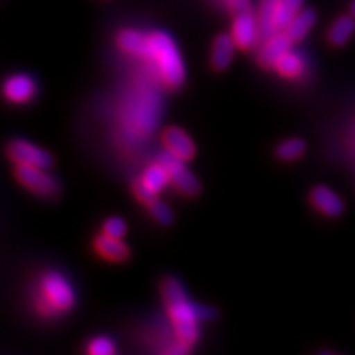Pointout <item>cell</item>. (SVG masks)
<instances>
[{
    "mask_svg": "<svg viewBox=\"0 0 355 355\" xmlns=\"http://www.w3.org/2000/svg\"><path fill=\"white\" fill-rule=\"evenodd\" d=\"M141 180H144L145 184L148 186V188H152L157 194L171 183L170 173H168L166 166L163 165L162 162L153 163V165L146 168L144 175H141Z\"/></svg>",
    "mask_w": 355,
    "mask_h": 355,
    "instance_id": "18",
    "label": "cell"
},
{
    "mask_svg": "<svg viewBox=\"0 0 355 355\" xmlns=\"http://www.w3.org/2000/svg\"><path fill=\"white\" fill-rule=\"evenodd\" d=\"M350 13L355 17V0L352 2V6H350Z\"/></svg>",
    "mask_w": 355,
    "mask_h": 355,
    "instance_id": "27",
    "label": "cell"
},
{
    "mask_svg": "<svg viewBox=\"0 0 355 355\" xmlns=\"http://www.w3.org/2000/svg\"><path fill=\"white\" fill-rule=\"evenodd\" d=\"M237 46L232 35H217L212 43L211 64L217 71H224L234 58V48Z\"/></svg>",
    "mask_w": 355,
    "mask_h": 355,
    "instance_id": "13",
    "label": "cell"
},
{
    "mask_svg": "<svg viewBox=\"0 0 355 355\" xmlns=\"http://www.w3.org/2000/svg\"><path fill=\"white\" fill-rule=\"evenodd\" d=\"M162 295L178 339L193 345L199 337L198 306L189 303L181 283L173 277H168L162 282Z\"/></svg>",
    "mask_w": 355,
    "mask_h": 355,
    "instance_id": "2",
    "label": "cell"
},
{
    "mask_svg": "<svg viewBox=\"0 0 355 355\" xmlns=\"http://www.w3.org/2000/svg\"><path fill=\"white\" fill-rule=\"evenodd\" d=\"M3 94L13 104H26L37 94V84L28 74H13L3 84Z\"/></svg>",
    "mask_w": 355,
    "mask_h": 355,
    "instance_id": "9",
    "label": "cell"
},
{
    "mask_svg": "<svg viewBox=\"0 0 355 355\" xmlns=\"http://www.w3.org/2000/svg\"><path fill=\"white\" fill-rule=\"evenodd\" d=\"M140 58H146L157 66L163 84L170 89H178L184 83V64L181 60L175 40L166 32L146 33L144 53Z\"/></svg>",
    "mask_w": 355,
    "mask_h": 355,
    "instance_id": "1",
    "label": "cell"
},
{
    "mask_svg": "<svg viewBox=\"0 0 355 355\" xmlns=\"http://www.w3.org/2000/svg\"><path fill=\"white\" fill-rule=\"evenodd\" d=\"M354 33L355 17L350 13V15L339 17V19L331 25L329 32H327V40H329V43L334 44V46H343V44L349 42Z\"/></svg>",
    "mask_w": 355,
    "mask_h": 355,
    "instance_id": "16",
    "label": "cell"
},
{
    "mask_svg": "<svg viewBox=\"0 0 355 355\" xmlns=\"http://www.w3.org/2000/svg\"><path fill=\"white\" fill-rule=\"evenodd\" d=\"M158 162H162L170 173L171 184L180 191L181 194L188 198H194L199 193V183L188 168L184 166V162L180 158L173 157L170 152H163L158 155Z\"/></svg>",
    "mask_w": 355,
    "mask_h": 355,
    "instance_id": "6",
    "label": "cell"
},
{
    "mask_svg": "<svg viewBox=\"0 0 355 355\" xmlns=\"http://www.w3.org/2000/svg\"><path fill=\"white\" fill-rule=\"evenodd\" d=\"M94 250L102 259L114 263H122L130 257V250L121 239L110 237L107 234H101L94 239Z\"/></svg>",
    "mask_w": 355,
    "mask_h": 355,
    "instance_id": "12",
    "label": "cell"
},
{
    "mask_svg": "<svg viewBox=\"0 0 355 355\" xmlns=\"http://www.w3.org/2000/svg\"><path fill=\"white\" fill-rule=\"evenodd\" d=\"M232 38L235 44L243 51L252 50L260 37L259 20L252 10L235 13L232 21Z\"/></svg>",
    "mask_w": 355,
    "mask_h": 355,
    "instance_id": "7",
    "label": "cell"
},
{
    "mask_svg": "<svg viewBox=\"0 0 355 355\" xmlns=\"http://www.w3.org/2000/svg\"><path fill=\"white\" fill-rule=\"evenodd\" d=\"M314 21H316V13L309 10V8H304V10H300L295 17H293L290 24H288L285 26V30H282V32H285V35L291 40V42H300V40H303L306 35L309 33Z\"/></svg>",
    "mask_w": 355,
    "mask_h": 355,
    "instance_id": "15",
    "label": "cell"
},
{
    "mask_svg": "<svg viewBox=\"0 0 355 355\" xmlns=\"http://www.w3.org/2000/svg\"><path fill=\"white\" fill-rule=\"evenodd\" d=\"M7 155L15 165L50 168L53 165V157L46 150L33 145L32 141L21 139L12 140L7 146Z\"/></svg>",
    "mask_w": 355,
    "mask_h": 355,
    "instance_id": "5",
    "label": "cell"
},
{
    "mask_svg": "<svg viewBox=\"0 0 355 355\" xmlns=\"http://www.w3.org/2000/svg\"><path fill=\"white\" fill-rule=\"evenodd\" d=\"M311 204H313L321 214L327 217H337L344 212V202L334 191L326 186H314L309 194Z\"/></svg>",
    "mask_w": 355,
    "mask_h": 355,
    "instance_id": "11",
    "label": "cell"
},
{
    "mask_svg": "<svg viewBox=\"0 0 355 355\" xmlns=\"http://www.w3.org/2000/svg\"><path fill=\"white\" fill-rule=\"evenodd\" d=\"M291 40L286 37L285 32H277L272 37L263 40V46L259 51V64L261 68H275L279 61V58L285 55L286 51H290Z\"/></svg>",
    "mask_w": 355,
    "mask_h": 355,
    "instance_id": "8",
    "label": "cell"
},
{
    "mask_svg": "<svg viewBox=\"0 0 355 355\" xmlns=\"http://www.w3.org/2000/svg\"><path fill=\"white\" fill-rule=\"evenodd\" d=\"M146 42V33L137 32V30H122L117 35V44L119 48L127 55L141 56Z\"/></svg>",
    "mask_w": 355,
    "mask_h": 355,
    "instance_id": "17",
    "label": "cell"
},
{
    "mask_svg": "<svg viewBox=\"0 0 355 355\" xmlns=\"http://www.w3.org/2000/svg\"><path fill=\"white\" fill-rule=\"evenodd\" d=\"M304 0H278V12H277V26L278 30H285V26L290 24L293 17L296 15L303 7Z\"/></svg>",
    "mask_w": 355,
    "mask_h": 355,
    "instance_id": "20",
    "label": "cell"
},
{
    "mask_svg": "<svg viewBox=\"0 0 355 355\" xmlns=\"http://www.w3.org/2000/svg\"><path fill=\"white\" fill-rule=\"evenodd\" d=\"M148 209H150V214L153 216V219L159 222V224L168 225V224H171V222H173L171 209L166 206L165 202L159 201L158 198L148 204Z\"/></svg>",
    "mask_w": 355,
    "mask_h": 355,
    "instance_id": "22",
    "label": "cell"
},
{
    "mask_svg": "<svg viewBox=\"0 0 355 355\" xmlns=\"http://www.w3.org/2000/svg\"><path fill=\"white\" fill-rule=\"evenodd\" d=\"M163 144H165L166 152L180 158L181 162H188L196 153V148H194L193 140L189 139L188 133L178 127H168L163 132Z\"/></svg>",
    "mask_w": 355,
    "mask_h": 355,
    "instance_id": "10",
    "label": "cell"
},
{
    "mask_svg": "<svg viewBox=\"0 0 355 355\" xmlns=\"http://www.w3.org/2000/svg\"><path fill=\"white\" fill-rule=\"evenodd\" d=\"M275 68H277V71L282 74V76L295 79V78H300L301 74H303L304 63H303V60L296 55V53H293L290 50V51H286L282 58H279V61Z\"/></svg>",
    "mask_w": 355,
    "mask_h": 355,
    "instance_id": "19",
    "label": "cell"
},
{
    "mask_svg": "<svg viewBox=\"0 0 355 355\" xmlns=\"http://www.w3.org/2000/svg\"><path fill=\"white\" fill-rule=\"evenodd\" d=\"M127 232V225L123 219L121 217H109L107 220L104 222V234L110 235V237L122 239Z\"/></svg>",
    "mask_w": 355,
    "mask_h": 355,
    "instance_id": "25",
    "label": "cell"
},
{
    "mask_svg": "<svg viewBox=\"0 0 355 355\" xmlns=\"http://www.w3.org/2000/svg\"><path fill=\"white\" fill-rule=\"evenodd\" d=\"M277 12H278V0H260L259 10H257V20H259L260 37L266 40L277 32Z\"/></svg>",
    "mask_w": 355,
    "mask_h": 355,
    "instance_id": "14",
    "label": "cell"
},
{
    "mask_svg": "<svg viewBox=\"0 0 355 355\" xmlns=\"http://www.w3.org/2000/svg\"><path fill=\"white\" fill-rule=\"evenodd\" d=\"M189 347H191L189 344L183 343V340H178V343H175V345H170V347L165 350V354H180V355L188 354Z\"/></svg>",
    "mask_w": 355,
    "mask_h": 355,
    "instance_id": "26",
    "label": "cell"
},
{
    "mask_svg": "<svg viewBox=\"0 0 355 355\" xmlns=\"http://www.w3.org/2000/svg\"><path fill=\"white\" fill-rule=\"evenodd\" d=\"M46 168L15 165V178L21 186L42 198H55L60 191L56 178L44 171Z\"/></svg>",
    "mask_w": 355,
    "mask_h": 355,
    "instance_id": "4",
    "label": "cell"
},
{
    "mask_svg": "<svg viewBox=\"0 0 355 355\" xmlns=\"http://www.w3.org/2000/svg\"><path fill=\"white\" fill-rule=\"evenodd\" d=\"M306 152V144L300 139H290L279 144L277 148V157L283 162H293L298 159Z\"/></svg>",
    "mask_w": 355,
    "mask_h": 355,
    "instance_id": "21",
    "label": "cell"
},
{
    "mask_svg": "<svg viewBox=\"0 0 355 355\" xmlns=\"http://www.w3.org/2000/svg\"><path fill=\"white\" fill-rule=\"evenodd\" d=\"M40 285H42V298L37 301V308L43 316L64 313L76 303V296L69 282L58 272L43 273Z\"/></svg>",
    "mask_w": 355,
    "mask_h": 355,
    "instance_id": "3",
    "label": "cell"
},
{
    "mask_svg": "<svg viewBox=\"0 0 355 355\" xmlns=\"http://www.w3.org/2000/svg\"><path fill=\"white\" fill-rule=\"evenodd\" d=\"M87 352L91 355H112L115 354V345L107 337H96L89 343Z\"/></svg>",
    "mask_w": 355,
    "mask_h": 355,
    "instance_id": "23",
    "label": "cell"
},
{
    "mask_svg": "<svg viewBox=\"0 0 355 355\" xmlns=\"http://www.w3.org/2000/svg\"><path fill=\"white\" fill-rule=\"evenodd\" d=\"M132 191H133V194H135V198L139 199L140 202L146 204V206H148L150 202L157 199V193H155L152 188H148V186L145 184V181L141 180V178H139V180L133 181Z\"/></svg>",
    "mask_w": 355,
    "mask_h": 355,
    "instance_id": "24",
    "label": "cell"
}]
</instances>
